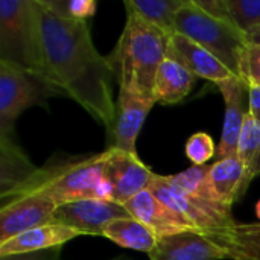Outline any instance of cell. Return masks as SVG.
Here are the masks:
<instances>
[{"label":"cell","mask_w":260,"mask_h":260,"mask_svg":"<svg viewBox=\"0 0 260 260\" xmlns=\"http://www.w3.org/2000/svg\"><path fill=\"white\" fill-rule=\"evenodd\" d=\"M216 87L225 102L224 128L218 148V158L221 160L238 154L241 133L248 114V107H245V94H248V85L241 78L233 76L216 84Z\"/></svg>","instance_id":"7c38bea8"},{"label":"cell","mask_w":260,"mask_h":260,"mask_svg":"<svg viewBox=\"0 0 260 260\" xmlns=\"http://www.w3.org/2000/svg\"><path fill=\"white\" fill-rule=\"evenodd\" d=\"M197 76L180 61L166 56L161 62L154 87V96L158 104L174 105L187 98L192 91Z\"/></svg>","instance_id":"e0dca14e"},{"label":"cell","mask_w":260,"mask_h":260,"mask_svg":"<svg viewBox=\"0 0 260 260\" xmlns=\"http://www.w3.org/2000/svg\"><path fill=\"white\" fill-rule=\"evenodd\" d=\"M61 248H49L43 251H32L23 254H12V256H0V260H61Z\"/></svg>","instance_id":"4316f807"},{"label":"cell","mask_w":260,"mask_h":260,"mask_svg":"<svg viewBox=\"0 0 260 260\" xmlns=\"http://www.w3.org/2000/svg\"><path fill=\"white\" fill-rule=\"evenodd\" d=\"M35 5L47 79L110 134L116 122V101L108 58L98 52L87 21L59 17L43 0H35Z\"/></svg>","instance_id":"6da1fadb"},{"label":"cell","mask_w":260,"mask_h":260,"mask_svg":"<svg viewBox=\"0 0 260 260\" xmlns=\"http://www.w3.org/2000/svg\"><path fill=\"white\" fill-rule=\"evenodd\" d=\"M43 2L59 17L70 18V20H81V21H87V18L93 17L98 9V3L94 0H67V2L43 0Z\"/></svg>","instance_id":"cb8c5ba5"},{"label":"cell","mask_w":260,"mask_h":260,"mask_svg":"<svg viewBox=\"0 0 260 260\" xmlns=\"http://www.w3.org/2000/svg\"><path fill=\"white\" fill-rule=\"evenodd\" d=\"M230 20L244 32L260 27V0H227Z\"/></svg>","instance_id":"603a6c76"},{"label":"cell","mask_w":260,"mask_h":260,"mask_svg":"<svg viewBox=\"0 0 260 260\" xmlns=\"http://www.w3.org/2000/svg\"><path fill=\"white\" fill-rule=\"evenodd\" d=\"M241 79L247 85H260V44H248L242 59Z\"/></svg>","instance_id":"484cf974"},{"label":"cell","mask_w":260,"mask_h":260,"mask_svg":"<svg viewBox=\"0 0 260 260\" xmlns=\"http://www.w3.org/2000/svg\"><path fill=\"white\" fill-rule=\"evenodd\" d=\"M177 34H181L213 53L238 78H241L244 53L248 47L247 34L235 23L215 17L187 0L177 15Z\"/></svg>","instance_id":"5b68a950"},{"label":"cell","mask_w":260,"mask_h":260,"mask_svg":"<svg viewBox=\"0 0 260 260\" xmlns=\"http://www.w3.org/2000/svg\"><path fill=\"white\" fill-rule=\"evenodd\" d=\"M113 260H128V259H122V257H119V259H113Z\"/></svg>","instance_id":"4dcf8cb0"},{"label":"cell","mask_w":260,"mask_h":260,"mask_svg":"<svg viewBox=\"0 0 260 260\" xmlns=\"http://www.w3.org/2000/svg\"><path fill=\"white\" fill-rule=\"evenodd\" d=\"M0 61L47 78L35 0L0 2Z\"/></svg>","instance_id":"277c9868"},{"label":"cell","mask_w":260,"mask_h":260,"mask_svg":"<svg viewBox=\"0 0 260 260\" xmlns=\"http://www.w3.org/2000/svg\"><path fill=\"white\" fill-rule=\"evenodd\" d=\"M108 151L82 157H72L47 163L12 192L0 197L2 201L27 193L50 198L58 207L81 200H111V186L107 178Z\"/></svg>","instance_id":"7a4b0ae2"},{"label":"cell","mask_w":260,"mask_h":260,"mask_svg":"<svg viewBox=\"0 0 260 260\" xmlns=\"http://www.w3.org/2000/svg\"><path fill=\"white\" fill-rule=\"evenodd\" d=\"M102 236L117 244L122 248L136 250V251H142L148 254L155 248L158 242L157 235L151 229H148L145 224H142L140 221L131 216L120 218V219L110 222L105 227Z\"/></svg>","instance_id":"d6986e66"},{"label":"cell","mask_w":260,"mask_h":260,"mask_svg":"<svg viewBox=\"0 0 260 260\" xmlns=\"http://www.w3.org/2000/svg\"><path fill=\"white\" fill-rule=\"evenodd\" d=\"M58 206L40 193H27L2 201L0 209V244L27 230L50 224Z\"/></svg>","instance_id":"9c48e42d"},{"label":"cell","mask_w":260,"mask_h":260,"mask_svg":"<svg viewBox=\"0 0 260 260\" xmlns=\"http://www.w3.org/2000/svg\"><path fill=\"white\" fill-rule=\"evenodd\" d=\"M59 90L44 76L0 61V136H12L18 116L30 107L49 108Z\"/></svg>","instance_id":"52a82bcc"},{"label":"cell","mask_w":260,"mask_h":260,"mask_svg":"<svg viewBox=\"0 0 260 260\" xmlns=\"http://www.w3.org/2000/svg\"><path fill=\"white\" fill-rule=\"evenodd\" d=\"M120 218H129V213L114 201L81 200L58 207L52 215L50 224L72 227L84 235L102 236L105 227Z\"/></svg>","instance_id":"8fae6325"},{"label":"cell","mask_w":260,"mask_h":260,"mask_svg":"<svg viewBox=\"0 0 260 260\" xmlns=\"http://www.w3.org/2000/svg\"><path fill=\"white\" fill-rule=\"evenodd\" d=\"M37 169L12 136H0V197L17 189Z\"/></svg>","instance_id":"ac0fdd59"},{"label":"cell","mask_w":260,"mask_h":260,"mask_svg":"<svg viewBox=\"0 0 260 260\" xmlns=\"http://www.w3.org/2000/svg\"><path fill=\"white\" fill-rule=\"evenodd\" d=\"M256 216H257V219H259L260 222V200L257 201V204H256Z\"/></svg>","instance_id":"f546056e"},{"label":"cell","mask_w":260,"mask_h":260,"mask_svg":"<svg viewBox=\"0 0 260 260\" xmlns=\"http://www.w3.org/2000/svg\"><path fill=\"white\" fill-rule=\"evenodd\" d=\"M107 178L111 186V200L125 206L129 200L151 187L155 172L139 155H131L116 148H108Z\"/></svg>","instance_id":"30bf717a"},{"label":"cell","mask_w":260,"mask_h":260,"mask_svg":"<svg viewBox=\"0 0 260 260\" xmlns=\"http://www.w3.org/2000/svg\"><path fill=\"white\" fill-rule=\"evenodd\" d=\"M123 207L126 209L131 218L140 221L148 229H151L158 239L178 233L195 232V229L189 222L174 213L149 189L136 195Z\"/></svg>","instance_id":"4fadbf2b"},{"label":"cell","mask_w":260,"mask_h":260,"mask_svg":"<svg viewBox=\"0 0 260 260\" xmlns=\"http://www.w3.org/2000/svg\"><path fill=\"white\" fill-rule=\"evenodd\" d=\"M238 157L242 160L251 183L260 175V122L251 117L250 113L245 117V123L241 133Z\"/></svg>","instance_id":"44dd1931"},{"label":"cell","mask_w":260,"mask_h":260,"mask_svg":"<svg viewBox=\"0 0 260 260\" xmlns=\"http://www.w3.org/2000/svg\"><path fill=\"white\" fill-rule=\"evenodd\" d=\"M260 260V239L186 232L158 239L149 260Z\"/></svg>","instance_id":"8992f818"},{"label":"cell","mask_w":260,"mask_h":260,"mask_svg":"<svg viewBox=\"0 0 260 260\" xmlns=\"http://www.w3.org/2000/svg\"><path fill=\"white\" fill-rule=\"evenodd\" d=\"M157 104L154 98L133 88H119L116 101V122L113 126L111 146L131 155H137V137L149 111Z\"/></svg>","instance_id":"ba28073f"},{"label":"cell","mask_w":260,"mask_h":260,"mask_svg":"<svg viewBox=\"0 0 260 260\" xmlns=\"http://www.w3.org/2000/svg\"><path fill=\"white\" fill-rule=\"evenodd\" d=\"M82 235H84L82 232L72 227H66L61 224H46L27 230L21 235H17L9 241L0 244V256L23 254V253L43 251L49 248L62 247L64 244Z\"/></svg>","instance_id":"2e32d148"},{"label":"cell","mask_w":260,"mask_h":260,"mask_svg":"<svg viewBox=\"0 0 260 260\" xmlns=\"http://www.w3.org/2000/svg\"><path fill=\"white\" fill-rule=\"evenodd\" d=\"M207 184L213 200L227 209L241 200L248 186L250 180L242 160L236 155L218 160L209 168Z\"/></svg>","instance_id":"9a60e30c"},{"label":"cell","mask_w":260,"mask_h":260,"mask_svg":"<svg viewBox=\"0 0 260 260\" xmlns=\"http://www.w3.org/2000/svg\"><path fill=\"white\" fill-rule=\"evenodd\" d=\"M209 168L210 166H206V165L204 166H192V168H189L184 172H180L177 175H168V178L175 187H178L181 192L187 193L189 197L218 204L213 200L210 189H209V184H207Z\"/></svg>","instance_id":"7402d4cb"},{"label":"cell","mask_w":260,"mask_h":260,"mask_svg":"<svg viewBox=\"0 0 260 260\" xmlns=\"http://www.w3.org/2000/svg\"><path fill=\"white\" fill-rule=\"evenodd\" d=\"M126 21L108 58L119 88H133L154 98L157 72L168 56L171 35L145 21L126 2Z\"/></svg>","instance_id":"3957f363"},{"label":"cell","mask_w":260,"mask_h":260,"mask_svg":"<svg viewBox=\"0 0 260 260\" xmlns=\"http://www.w3.org/2000/svg\"><path fill=\"white\" fill-rule=\"evenodd\" d=\"M248 113L260 122V85H248Z\"/></svg>","instance_id":"83f0119b"},{"label":"cell","mask_w":260,"mask_h":260,"mask_svg":"<svg viewBox=\"0 0 260 260\" xmlns=\"http://www.w3.org/2000/svg\"><path fill=\"white\" fill-rule=\"evenodd\" d=\"M184 151L193 166H204L216 154V145L207 133L200 131L189 137Z\"/></svg>","instance_id":"d4e9b609"},{"label":"cell","mask_w":260,"mask_h":260,"mask_svg":"<svg viewBox=\"0 0 260 260\" xmlns=\"http://www.w3.org/2000/svg\"><path fill=\"white\" fill-rule=\"evenodd\" d=\"M247 38H248V43H251V44H260V27L259 29L251 30L247 35Z\"/></svg>","instance_id":"f1b7e54d"},{"label":"cell","mask_w":260,"mask_h":260,"mask_svg":"<svg viewBox=\"0 0 260 260\" xmlns=\"http://www.w3.org/2000/svg\"><path fill=\"white\" fill-rule=\"evenodd\" d=\"M168 55L186 66L197 78L207 79L215 85L236 76L224 62H221L213 53L203 49L187 37L181 34L171 35Z\"/></svg>","instance_id":"5bb4252c"},{"label":"cell","mask_w":260,"mask_h":260,"mask_svg":"<svg viewBox=\"0 0 260 260\" xmlns=\"http://www.w3.org/2000/svg\"><path fill=\"white\" fill-rule=\"evenodd\" d=\"M187 0H126V3L148 23L168 35L177 32V15Z\"/></svg>","instance_id":"ffe728a7"}]
</instances>
